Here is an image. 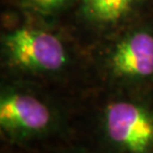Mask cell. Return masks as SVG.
Instances as JSON below:
<instances>
[{
	"instance_id": "cell-1",
	"label": "cell",
	"mask_w": 153,
	"mask_h": 153,
	"mask_svg": "<svg viewBox=\"0 0 153 153\" xmlns=\"http://www.w3.org/2000/svg\"><path fill=\"white\" fill-rule=\"evenodd\" d=\"M0 76L76 97L92 91L88 50L64 26L1 10Z\"/></svg>"
},
{
	"instance_id": "cell-2",
	"label": "cell",
	"mask_w": 153,
	"mask_h": 153,
	"mask_svg": "<svg viewBox=\"0 0 153 153\" xmlns=\"http://www.w3.org/2000/svg\"><path fill=\"white\" fill-rule=\"evenodd\" d=\"M84 97L0 76V137L5 145L44 153L71 142Z\"/></svg>"
},
{
	"instance_id": "cell-3",
	"label": "cell",
	"mask_w": 153,
	"mask_h": 153,
	"mask_svg": "<svg viewBox=\"0 0 153 153\" xmlns=\"http://www.w3.org/2000/svg\"><path fill=\"white\" fill-rule=\"evenodd\" d=\"M76 138L101 153H153V90H93L82 100Z\"/></svg>"
},
{
	"instance_id": "cell-4",
	"label": "cell",
	"mask_w": 153,
	"mask_h": 153,
	"mask_svg": "<svg viewBox=\"0 0 153 153\" xmlns=\"http://www.w3.org/2000/svg\"><path fill=\"white\" fill-rule=\"evenodd\" d=\"M93 90H153V17L136 23L88 50Z\"/></svg>"
},
{
	"instance_id": "cell-5",
	"label": "cell",
	"mask_w": 153,
	"mask_h": 153,
	"mask_svg": "<svg viewBox=\"0 0 153 153\" xmlns=\"http://www.w3.org/2000/svg\"><path fill=\"white\" fill-rule=\"evenodd\" d=\"M153 17V0H79L64 27L84 49Z\"/></svg>"
},
{
	"instance_id": "cell-6",
	"label": "cell",
	"mask_w": 153,
	"mask_h": 153,
	"mask_svg": "<svg viewBox=\"0 0 153 153\" xmlns=\"http://www.w3.org/2000/svg\"><path fill=\"white\" fill-rule=\"evenodd\" d=\"M79 0H1V10L52 25L65 24Z\"/></svg>"
},
{
	"instance_id": "cell-7",
	"label": "cell",
	"mask_w": 153,
	"mask_h": 153,
	"mask_svg": "<svg viewBox=\"0 0 153 153\" xmlns=\"http://www.w3.org/2000/svg\"><path fill=\"white\" fill-rule=\"evenodd\" d=\"M44 153H101L97 149L92 148L91 145H88L86 143L82 142L79 140H73L71 142H68L60 145L58 148L53 149L51 151Z\"/></svg>"
},
{
	"instance_id": "cell-8",
	"label": "cell",
	"mask_w": 153,
	"mask_h": 153,
	"mask_svg": "<svg viewBox=\"0 0 153 153\" xmlns=\"http://www.w3.org/2000/svg\"><path fill=\"white\" fill-rule=\"evenodd\" d=\"M1 153H32V152L24 151V150H21V149H16V148H13V146H9V145L2 144Z\"/></svg>"
}]
</instances>
